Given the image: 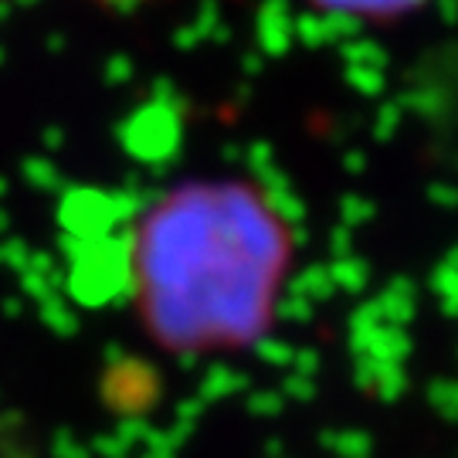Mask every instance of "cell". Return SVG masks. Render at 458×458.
<instances>
[{"mask_svg":"<svg viewBox=\"0 0 458 458\" xmlns=\"http://www.w3.org/2000/svg\"><path fill=\"white\" fill-rule=\"evenodd\" d=\"M316 7H323L329 14H357V17H384L397 14V11H408L421 0H312Z\"/></svg>","mask_w":458,"mask_h":458,"instance_id":"cell-2","label":"cell"},{"mask_svg":"<svg viewBox=\"0 0 458 458\" xmlns=\"http://www.w3.org/2000/svg\"><path fill=\"white\" fill-rule=\"evenodd\" d=\"M295 262V231L245 177H200L160 194L132 225V312L183 357L262 344Z\"/></svg>","mask_w":458,"mask_h":458,"instance_id":"cell-1","label":"cell"}]
</instances>
